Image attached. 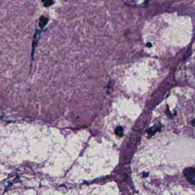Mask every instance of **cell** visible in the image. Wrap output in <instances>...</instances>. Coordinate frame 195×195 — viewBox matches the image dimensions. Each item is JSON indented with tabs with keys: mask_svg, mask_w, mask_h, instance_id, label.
I'll return each mask as SVG.
<instances>
[{
	"mask_svg": "<svg viewBox=\"0 0 195 195\" xmlns=\"http://www.w3.org/2000/svg\"><path fill=\"white\" fill-rule=\"evenodd\" d=\"M192 125L194 126L195 127V118L192 120Z\"/></svg>",
	"mask_w": 195,
	"mask_h": 195,
	"instance_id": "4",
	"label": "cell"
},
{
	"mask_svg": "<svg viewBox=\"0 0 195 195\" xmlns=\"http://www.w3.org/2000/svg\"><path fill=\"white\" fill-rule=\"evenodd\" d=\"M183 174L189 183L195 185V168L188 167L183 171Z\"/></svg>",
	"mask_w": 195,
	"mask_h": 195,
	"instance_id": "1",
	"label": "cell"
},
{
	"mask_svg": "<svg viewBox=\"0 0 195 195\" xmlns=\"http://www.w3.org/2000/svg\"><path fill=\"white\" fill-rule=\"evenodd\" d=\"M48 22V19L44 17H41L39 19V26L41 28H44L46 25L47 24Z\"/></svg>",
	"mask_w": 195,
	"mask_h": 195,
	"instance_id": "2",
	"label": "cell"
},
{
	"mask_svg": "<svg viewBox=\"0 0 195 195\" xmlns=\"http://www.w3.org/2000/svg\"><path fill=\"white\" fill-rule=\"evenodd\" d=\"M44 2V6L45 7H49L54 4V1L53 0H42Z\"/></svg>",
	"mask_w": 195,
	"mask_h": 195,
	"instance_id": "3",
	"label": "cell"
}]
</instances>
